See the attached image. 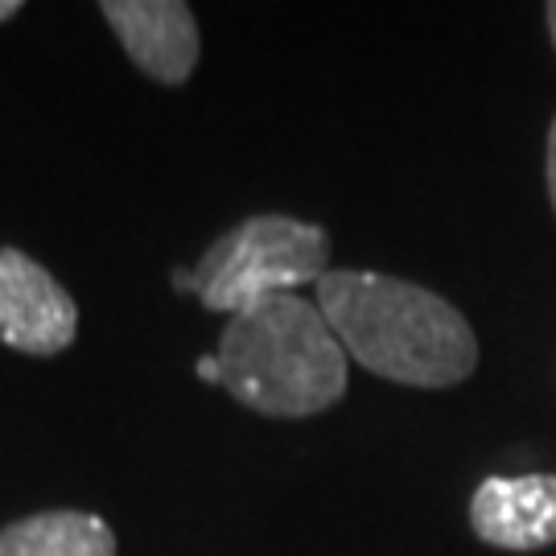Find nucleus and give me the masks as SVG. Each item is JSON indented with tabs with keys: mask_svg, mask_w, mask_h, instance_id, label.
I'll use <instances>...</instances> for the list:
<instances>
[{
	"mask_svg": "<svg viewBox=\"0 0 556 556\" xmlns=\"http://www.w3.org/2000/svg\"><path fill=\"white\" fill-rule=\"evenodd\" d=\"M215 358L223 388L260 417H318L346 396V351L318 305L298 293L231 314Z\"/></svg>",
	"mask_w": 556,
	"mask_h": 556,
	"instance_id": "obj_2",
	"label": "nucleus"
},
{
	"mask_svg": "<svg viewBox=\"0 0 556 556\" xmlns=\"http://www.w3.org/2000/svg\"><path fill=\"white\" fill-rule=\"evenodd\" d=\"M330 236L293 215H252L219 236L194 268V289L211 314H239L277 293L318 285L330 268Z\"/></svg>",
	"mask_w": 556,
	"mask_h": 556,
	"instance_id": "obj_3",
	"label": "nucleus"
},
{
	"mask_svg": "<svg viewBox=\"0 0 556 556\" xmlns=\"http://www.w3.org/2000/svg\"><path fill=\"white\" fill-rule=\"evenodd\" d=\"M0 556H116V532L91 511H38L0 532Z\"/></svg>",
	"mask_w": 556,
	"mask_h": 556,
	"instance_id": "obj_7",
	"label": "nucleus"
},
{
	"mask_svg": "<svg viewBox=\"0 0 556 556\" xmlns=\"http://www.w3.org/2000/svg\"><path fill=\"white\" fill-rule=\"evenodd\" d=\"M544 174H548V199H553V211H556V116H553V128H548V157H544Z\"/></svg>",
	"mask_w": 556,
	"mask_h": 556,
	"instance_id": "obj_8",
	"label": "nucleus"
},
{
	"mask_svg": "<svg viewBox=\"0 0 556 556\" xmlns=\"http://www.w3.org/2000/svg\"><path fill=\"white\" fill-rule=\"evenodd\" d=\"M21 13V0H0V21L17 17Z\"/></svg>",
	"mask_w": 556,
	"mask_h": 556,
	"instance_id": "obj_11",
	"label": "nucleus"
},
{
	"mask_svg": "<svg viewBox=\"0 0 556 556\" xmlns=\"http://www.w3.org/2000/svg\"><path fill=\"white\" fill-rule=\"evenodd\" d=\"M79 334V305L62 280L25 256L21 248H0V342L21 355H62Z\"/></svg>",
	"mask_w": 556,
	"mask_h": 556,
	"instance_id": "obj_4",
	"label": "nucleus"
},
{
	"mask_svg": "<svg viewBox=\"0 0 556 556\" xmlns=\"http://www.w3.org/2000/svg\"><path fill=\"white\" fill-rule=\"evenodd\" d=\"M174 289H178V293H199V289H194V273L178 268V273H174Z\"/></svg>",
	"mask_w": 556,
	"mask_h": 556,
	"instance_id": "obj_10",
	"label": "nucleus"
},
{
	"mask_svg": "<svg viewBox=\"0 0 556 556\" xmlns=\"http://www.w3.org/2000/svg\"><path fill=\"white\" fill-rule=\"evenodd\" d=\"M314 289L346 358L371 376L404 388H457L475 376V330L433 289L355 268H330Z\"/></svg>",
	"mask_w": 556,
	"mask_h": 556,
	"instance_id": "obj_1",
	"label": "nucleus"
},
{
	"mask_svg": "<svg viewBox=\"0 0 556 556\" xmlns=\"http://www.w3.org/2000/svg\"><path fill=\"white\" fill-rule=\"evenodd\" d=\"M544 13H548V34H553V50H556V0L544 9Z\"/></svg>",
	"mask_w": 556,
	"mask_h": 556,
	"instance_id": "obj_12",
	"label": "nucleus"
},
{
	"mask_svg": "<svg viewBox=\"0 0 556 556\" xmlns=\"http://www.w3.org/2000/svg\"><path fill=\"white\" fill-rule=\"evenodd\" d=\"M470 528L482 544L507 553L556 544V475L482 478L470 498Z\"/></svg>",
	"mask_w": 556,
	"mask_h": 556,
	"instance_id": "obj_6",
	"label": "nucleus"
},
{
	"mask_svg": "<svg viewBox=\"0 0 556 556\" xmlns=\"http://www.w3.org/2000/svg\"><path fill=\"white\" fill-rule=\"evenodd\" d=\"M100 13L116 29L124 54L149 79L181 87L199 66V21L181 0H103Z\"/></svg>",
	"mask_w": 556,
	"mask_h": 556,
	"instance_id": "obj_5",
	"label": "nucleus"
},
{
	"mask_svg": "<svg viewBox=\"0 0 556 556\" xmlns=\"http://www.w3.org/2000/svg\"><path fill=\"white\" fill-rule=\"evenodd\" d=\"M199 376L206 379V383H223V371H219V358H199Z\"/></svg>",
	"mask_w": 556,
	"mask_h": 556,
	"instance_id": "obj_9",
	"label": "nucleus"
}]
</instances>
